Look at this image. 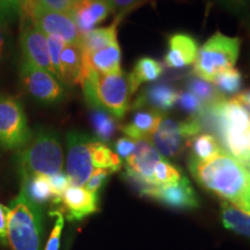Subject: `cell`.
Wrapping results in <instances>:
<instances>
[{"label": "cell", "instance_id": "obj_7", "mask_svg": "<svg viewBox=\"0 0 250 250\" xmlns=\"http://www.w3.org/2000/svg\"><path fill=\"white\" fill-rule=\"evenodd\" d=\"M203 130L198 118L190 117L186 121L164 120L152 134V145L162 156L171 158L183 151L193 137Z\"/></svg>", "mask_w": 250, "mask_h": 250}, {"label": "cell", "instance_id": "obj_22", "mask_svg": "<svg viewBox=\"0 0 250 250\" xmlns=\"http://www.w3.org/2000/svg\"><path fill=\"white\" fill-rule=\"evenodd\" d=\"M164 65L151 57H142L134 64V67L129 74V83L132 95L144 83H152L158 80L164 74Z\"/></svg>", "mask_w": 250, "mask_h": 250}, {"label": "cell", "instance_id": "obj_16", "mask_svg": "<svg viewBox=\"0 0 250 250\" xmlns=\"http://www.w3.org/2000/svg\"><path fill=\"white\" fill-rule=\"evenodd\" d=\"M195 37L186 33H175L168 39V51L165 64L170 68H183L192 65L198 52Z\"/></svg>", "mask_w": 250, "mask_h": 250}, {"label": "cell", "instance_id": "obj_36", "mask_svg": "<svg viewBox=\"0 0 250 250\" xmlns=\"http://www.w3.org/2000/svg\"><path fill=\"white\" fill-rule=\"evenodd\" d=\"M77 0H36V6L49 11L70 13Z\"/></svg>", "mask_w": 250, "mask_h": 250}, {"label": "cell", "instance_id": "obj_24", "mask_svg": "<svg viewBox=\"0 0 250 250\" xmlns=\"http://www.w3.org/2000/svg\"><path fill=\"white\" fill-rule=\"evenodd\" d=\"M191 158L196 161L210 160L220 152L225 151L219 140L211 133H199L190 140Z\"/></svg>", "mask_w": 250, "mask_h": 250}, {"label": "cell", "instance_id": "obj_26", "mask_svg": "<svg viewBox=\"0 0 250 250\" xmlns=\"http://www.w3.org/2000/svg\"><path fill=\"white\" fill-rule=\"evenodd\" d=\"M21 190L36 205L44 204L54 197L51 187H50L49 176H45V175H36V176L22 180Z\"/></svg>", "mask_w": 250, "mask_h": 250}, {"label": "cell", "instance_id": "obj_9", "mask_svg": "<svg viewBox=\"0 0 250 250\" xmlns=\"http://www.w3.org/2000/svg\"><path fill=\"white\" fill-rule=\"evenodd\" d=\"M21 79L27 92L39 102L56 103L64 98V86L51 72L22 62Z\"/></svg>", "mask_w": 250, "mask_h": 250}, {"label": "cell", "instance_id": "obj_21", "mask_svg": "<svg viewBox=\"0 0 250 250\" xmlns=\"http://www.w3.org/2000/svg\"><path fill=\"white\" fill-rule=\"evenodd\" d=\"M120 20L116 19L114 23L108 27L95 28L80 36L79 44L83 51L87 55L98 52L100 50L118 42L117 41V26Z\"/></svg>", "mask_w": 250, "mask_h": 250}, {"label": "cell", "instance_id": "obj_39", "mask_svg": "<svg viewBox=\"0 0 250 250\" xmlns=\"http://www.w3.org/2000/svg\"><path fill=\"white\" fill-rule=\"evenodd\" d=\"M227 11L236 15H245L250 9V0H218Z\"/></svg>", "mask_w": 250, "mask_h": 250}, {"label": "cell", "instance_id": "obj_11", "mask_svg": "<svg viewBox=\"0 0 250 250\" xmlns=\"http://www.w3.org/2000/svg\"><path fill=\"white\" fill-rule=\"evenodd\" d=\"M30 24L46 36H56L65 43H79L80 33L73 19L68 13L49 11L35 7L30 18Z\"/></svg>", "mask_w": 250, "mask_h": 250}, {"label": "cell", "instance_id": "obj_6", "mask_svg": "<svg viewBox=\"0 0 250 250\" xmlns=\"http://www.w3.org/2000/svg\"><path fill=\"white\" fill-rule=\"evenodd\" d=\"M33 131L20 101L0 94V149L22 148L29 142Z\"/></svg>", "mask_w": 250, "mask_h": 250}, {"label": "cell", "instance_id": "obj_44", "mask_svg": "<svg viewBox=\"0 0 250 250\" xmlns=\"http://www.w3.org/2000/svg\"><path fill=\"white\" fill-rule=\"evenodd\" d=\"M5 28L2 24H0V61L5 55L6 50V34H5Z\"/></svg>", "mask_w": 250, "mask_h": 250}, {"label": "cell", "instance_id": "obj_42", "mask_svg": "<svg viewBox=\"0 0 250 250\" xmlns=\"http://www.w3.org/2000/svg\"><path fill=\"white\" fill-rule=\"evenodd\" d=\"M6 217H7V206L0 204V240L6 241Z\"/></svg>", "mask_w": 250, "mask_h": 250}, {"label": "cell", "instance_id": "obj_41", "mask_svg": "<svg viewBox=\"0 0 250 250\" xmlns=\"http://www.w3.org/2000/svg\"><path fill=\"white\" fill-rule=\"evenodd\" d=\"M20 1V18L23 20V23L30 21L33 11L36 7V0H19Z\"/></svg>", "mask_w": 250, "mask_h": 250}, {"label": "cell", "instance_id": "obj_43", "mask_svg": "<svg viewBox=\"0 0 250 250\" xmlns=\"http://www.w3.org/2000/svg\"><path fill=\"white\" fill-rule=\"evenodd\" d=\"M234 99L241 103V105L246 109L247 112H248L250 116V88L240 92Z\"/></svg>", "mask_w": 250, "mask_h": 250}, {"label": "cell", "instance_id": "obj_25", "mask_svg": "<svg viewBox=\"0 0 250 250\" xmlns=\"http://www.w3.org/2000/svg\"><path fill=\"white\" fill-rule=\"evenodd\" d=\"M90 154L95 169H105L110 173L118 171L122 168V161L116 153L105 144L93 139L90 143Z\"/></svg>", "mask_w": 250, "mask_h": 250}, {"label": "cell", "instance_id": "obj_29", "mask_svg": "<svg viewBox=\"0 0 250 250\" xmlns=\"http://www.w3.org/2000/svg\"><path fill=\"white\" fill-rule=\"evenodd\" d=\"M188 92L193 94L197 99L201 100L203 104H210L218 100L225 98L223 94L218 92L215 86L212 83L203 80L201 78L195 77L187 81Z\"/></svg>", "mask_w": 250, "mask_h": 250}, {"label": "cell", "instance_id": "obj_1", "mask_svg": "<svg viewBox=\"0 0 250 250\" xmlns=\"http://www.w3.org/2000/svg\"><path fill=\"white\" fill-rule=\"evenodd\" d=\"M189 169L205 190L250 212V170L226 151L206 161L190 159Z\"/></svg>", "mask_w": 250, "mask_h": 250}, {"label": "cell", "instance_id": "obj_3", "mask_svg": "<svg viewBox=\"0 0 250 250\" xmlns=\"http://www.w3.org/2000/svg\"><path fill=\"white\" fill-rule=\"evenodd\" d=\"M62 164L64 156L58 134L44 127L33 133L19 153L18 166L22 180L36 175L52 176L62 171Z\"/></svg>", "mask_w": 250, "mask_h": 250}, {"label": "cell", "instance_id": "obj_20", "mask_svg": "<svg viewBox=\"0 0 250 250\" xmlns=\"http://www.w3.org/2000/svg\"><path fill=\"white\" fill-rule=\"evenodd\" d=\"M121 61L122 52L118 42L100 50L98 52H94V54H85L87 68L103 74H112L122 72Z\"/></svg>", "mask_w": 250, "mask_h": 250}, {"label": "cell", "instance_id": "obj_5", "mask_svg": "<svg viewBox=\"0 0 250 250\" xmlns=\"http://www.w3.org/2000/svg\"><path fill=\"white\" fill-rule=\"evenodd\" d=\"M241 48L240 37H229L217 31L198 49L193 73L212 83L219 72L235 66Z\"/></svg>", "mask_w": 250, "mask_h": 250}, {"label": "cell", "instance_id": "obj_19", "mask_svg": "<svg viewBox=\"0 0 250 250\" xmlns=\"http://www.w3.org/2000/svg\"><path fill=\"white\" fill-rule=\"evenodd\" d=\"M165 114L153 109H139L129 123L123 125L121 131L125 137L133 140H148L164 120Z\"/></svg>", "mask_w": 250, "mask_h": 250}, {"label": "cell", "instance_id": "obj_15", "mask_svg": "<svg viewBox=\"0 0 250 250\" xmlns=\"http://www.w3.org/2000/svg\"><path fill=\"white\" fill-rule=\"evenodd\" d=\"M61 203L67 212V219L79 221L98 211L99 198L96 193L88 191L85 187L70 186L62 193Z\"/></svg>", "mask_w": 250, "mask_h": 250}, {"label": "cell", "instance_id": "obj_23", "mask_svg": "<svg viewBox=\"0 0 250 250\" xmlns=\"http://www.w3.org/2000/svg\"><path fill=\"white\" fill-rule=\"evenodd\" d=\"M220 215L225 227L250 239V212L223 201L220 204Z\"/></svg>", "mask_w": 250, "mask_h": 250}, {"label": "cell", "instance_id": "obj_31", "mask_svg": "<svg viewBox=\"0 0 250 250\" xmlns=\"http://www.w3.org/2000/svg\"><path fill=\"white\" fill-rule=\"evenodd\" d=\"M46 40H48L49 55L50 61H51L52 71H54V74L57 77V79L61 81V54L62 48H64L65 42L56 36H46Z\"/></svg>", "mask_w": 250, "mask_h": 250}, {"label": "cell", "instance_id": "obj_27", "mask_svg": "<svg viewBox=\"0 0 250 250\" xmlns=\"http://www.w3.org/2000/svg\"><path fill=\"white\" fill-rule=\"evenodd\" d=\"M90 123H92L96 139L103 144L109 142L111 137L114 136V133L116 132V120L103 109L93 108L92 112H90Z\"/></svg>", "mask_w": 250, "mask_h": 250}, {"label": "cell", "instance_id": "obj_18", "mask_svg": "<svg viewBox=\"0 0 250 250\" xmlns=\"http://www.w3.org/2000/svg\"><path fill=\"white\" fill-rule=\"evenodd\" d=\"M85 54L76 43H65L61 54V81L67 85H81L88 73Z\"/></svg>", "mask_w": 250, "mask_h": 250}, {"label": "cell", "instance_id": "obj_37", "mask_svg": "<svg viewBox=\"0 0 250 250\" xmlns=\"http://www.w3.org/2000/svg\"><path fill=\"white\" fill-rule=\"evenodd\" d=\"M109 174H110V171L105 169H95L93 171V174L90 175L88 181H87V183L83 187H85L88 191L98 195V192L103 187V184L107 182Z\"/></svg>", "mask_w": 250, "mask_h": 250}, {"label": "cell", "instance_id": "obj_8", "mask_svg": "<svg viewBox=\"0 0 250 250\" xmlns=\"http://www.w3.org/2000/svg\"><path fill=\"white\" fill-rule=\"evenodd\" d=\"M92 138L80 131H71L66 136V174L71 186L83 187L95 170L90 154Z\"/></svg>", "mask_w": 250, "mask_h": 250}, {"label": "cell", "instance_id": "obj_32", "mask_svg": "<svg viewBox=\"0 0 250 250\" xmlns=\"http://www.w3.org/2000/svg\"><path fill=\"white\" fill-rule=\"evenodd\" d=\"M179 105L182 110H184L187 114L190 115V117H198L202 114L203 109H204V104L201 100H198L195 95L191 93H189L188 90L184 92H180L179 100Z\"/></svg>", "mask_w": 250, "mask_h": 250}, {"label": "cell", "instance_id": "obj_38", "mask_svg": "<svg viewBox=\"0 0 250 250\" xmlns=\"http://www.w3.org/2000/svg\"><path fill=\"white\" fill-rule=\"evenodd\" d=\"M115 149H116V154L120 156V159L126 160L136 149V140L127 138V137L118 138L115 143Z\"/></svg>", "mask_w": 250, "mask_h": 250}, {"label": "cell", "instance_id": "obj_13", "mask_svg": "<svg viewBox=\"0 0 250 250\" xmlns=\"http://www.w3.org/2000/svg\"><path fill=\"white\" fill-rule=\"evenodd\" d=\"M20 46L22 52V62L41 67L54 74L50 61L46 35L31 24L23 23L20 36Z\"/></svg>", "mask_w": 250, "mask_h": 250}, {"label": "cell", "instance_id": "obj_17", "mask_svg": "<svg viewBox=\"0 0 250 250\" xmlns=\"http://www.w3.org/2000/svg\"><path fill=\"white\" fill-rule=\"evenodd\" d=\"M180 92L167 83H158L147 87L136 99L134 109H153L161 112L174 108L179 100Z\"/></svg>", "mask_w": 250, "mask_h": 250}, {"label": "cell", "instance_id": "obj_10", "mask_svg": "<svg viewBox=\"0 0 250 250\" xmlns=\"http://www.w3.org/2000/svg\"><path fill=\"white\" fill-rule=\"evenodd\" d=\"M162 155L149 143V140H137L136 149L125 160V169L131 182L139 188L140 192L153 186V171L156 164L162 160Z\"/></svg>", "mask_w": 250, "mask_h": 250}, {"label": "cell", "instance_id": "obj_12", "mask_svg": "<svg viewBox=\"0 0 250 250\" xmlns=\"http://www.w3.org/2000/svg\"><path fill=\"white\" fill-rule=\"evenodd\" d=\"M143 195L176 210H192L198 208L199 203L193 188L186 176L173 184L161 187H149Z\"/></svg>", "mask_w": 250, "mask_h": 250}, {"label": "cell", "instance_id": "obj_40", "mask_svg": "<svg viewBox=\"0 0 250 250\" xmlns=\"http://www.w3.org/2000/svg\"><path fill=\"white\" fill-rule=\"evenodd\" d=\"M146 0H110V4L112 7V12L117 13V19L123 17L125 13L131 11L133 7L138 6L143 2H145Z\"/></svg>", "mask_w": 250, "mask_h": 250}, {"label": "cell", "instance_id": "obj_34", "mask_svg": "<svg viewBox=\"0 0 250 250\" xmlns=\"http://www.w3.org/2000/svg\"><path fill=\"white\" fill-rule=\"evenodd\" d=\"M49 182L52 190V196H54L52 197V202L55 204H61L62 193L71 186L67 174L64 173V171H61V173L49 176Z\"/></svg>", "mask_w": 250, "mask_h": 250}, {"label": "cell", "instance_id": "obj_45", "mask_svg": "<svg viewBox=\"0 0 250 250\" xmlns=\"http://www.w3.org/2000/svg\"><path fill=\"white\" fill-rule=\"evenodd\" d=\"M247 138H248V142H249V145H250V127L247 131Z\"/></svg>", "mask_w": 250, "mask_h": 250}, {"label": "cell", "instance_id": "obj_33", "mask_svg": "<svg viewBox=\"0 0 250 250\" xmlns=\"http://www.w3.org/2000/svg\"><path fill=\"white\" fill-rule=\"evenodd\" d=\"M20 18L19 0H0V24L7 27Z\"/></svg>", "mask_w": 250, "mask_h": 250}, {"label": "cell", "instance_id": "obj_2", "mask_svg": "<svg viewBox=\"0 0 250 250\" xmlns=\"http://www.w3.org/2000/svg\"><path fill=\"white\" fill-rule=\"evenodd\" d=\"M83 95L92 108L103 109L115 120H122L130 109L132 96L129 83V74H103L89 70L81 83Z\"/></svg>", "mask_w": 250, "mask_h": 250}, {"label": "cell", "instance_id": "obj_14", "mask_svg": "<svg viewBox=\"0 0 250 250\" xmlns=\"http://www.w3.org/2000/svg\"><path fill=\"white\" fill-rule=\"evenodd\" d=\"M112 12L110 0H77L68 14L76 22L80 35L95 29Z\"/></svg>", "mask_w": 250, "mask_h": 250}, {"label": "cell", "instance_id": "obj_30", "mask_svg": "<svg viewBox=\"0 0 250 250\" xmlns=\"http://www.w3.org/2000/svg\"><path fill=\"white\" fill-rule=\"evenodd\" d=\"M183 175L181 171L165 159L156 164L153 171V186L161 187L167 184H173L181 180Z\"/></svg>", "mask_w": 250, "mask_h": 250}, {"label": "cell", "instance_id": "obj_28", "mask_svg": "<svg viewBox=\"0 0 250 250\" xmlns=\"http://www.w3.org/2000/svg\"><path fill=\"white\" fill-rule=\"evenodd\" d=\"M215 88L223 95H234L239 94L242 89L243 77L237 68L230 67L219 72L212 80Z\"/></svg>", "mask_w": 250, "mask_h": 250}, {"label": "cell", "instance_id": "obj_35", "mask_svg": "<svg viewBox=\"0 0 250 250\" xmlns=\"http://www.w3.org/2000/svg\"><path fill=\"white\" fill-rule=\"evenodd\" d=\"M56 217V221L52 228L51 234H50L48 242H46L44 250H59V246H61V239H62V232L64 228V215L62 212L55 211L51 213Z\"/></svg>", "mask_w": 250, "mask_h": 250}, {"label": "cell", "instance_id": "obj_4", "mask_svg": "<svg viewBox=\"0 0 250 250\" xmlns=\"http://www.w3.org/2000/svg\"><path fill=\"white\" fill-rule=\"evenodd\" d=\"M39 205L20 190L7 208L6 240L12 250H41L43 224Z\"/></svg>", "mask_w": 250, "mask_h": 250}]
</instances>
